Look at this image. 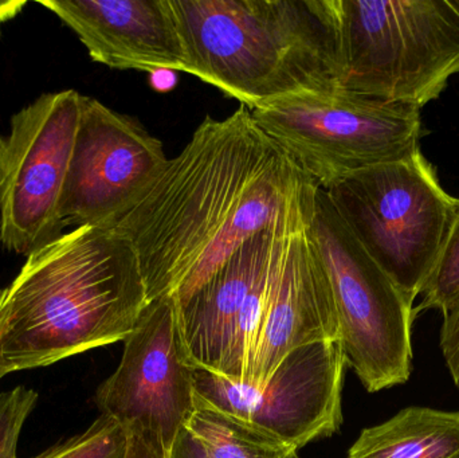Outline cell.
<instances>
[{
    "label": "cell",
    "instance_id": "52a82bcc",
    "mask_svg": "<svg viewBox=\"0 0 459 458\" xmlns=\"http://www.w3.org/2000/svg\"><path fill=\"white\" fill-rule=\"evenodd\" d=\"M310 236L328 274L347 366L368 393L406 384L412 367L414 304L367 252L321 188Z\"/></svg>",
    "mask_w": 459,
    "mask_h": 458
},
{
    "label": "cell",
    "instance_id": "7c38bea8",
    "mask_svg": "<svg viewBox=\"0 0 459 458\" xmlns=\"http://www.w3.org/2000/svg\"><path fill=\"white\" fill-rule=\"evenodd\" d=\"M163 143L139 121L82 96L62 198L65 226L113 228L169 163Z\"/></svg>",
    "mask_w": 459,
    "mask_h": 458
},
{
    "label": "cell",
    "instance_id": "9a60e30c",
    "mask_svg": "<svg viewBox=\"0 0 459 458\" xmlns=\"http://www.w3.org/2000/svg\"><path fill=\"white\" fill-rule=\"evenodd\" d=\"M348 458H459V411L403 409L364 429Z\"/></svg>",
    "mask_w": 459,
    "mask_h": 458
},
{
    "label": "cell",
    "instance_id": "7402d4cb",
    "mask_svg": "<svg viewBox=\"0 0 459 458\" xmlns=\"http://www.w3.org/2000/svg\"><path fill=\"white\" fill-rule=\"evenodd\" d=\"M169 458H212L207 454L201 441L187 429L183 428L178 433L177 438L172 443L169 451Z\"/></svg>",
    "mask_w": 459,
    "mask_h": 458
},
{
    "label": "cell",
    "instance_id": "277c9868",
    "mask_svg": "<svg viewBox=\"0 0 459 458\" xmlns=\"http://www.w3.org/2000/svg\"><path fill=\"white\" fill-rule=\"evenodd\" d=\"M339 88L422 109L459 74V0H336Z\"/></svg>",
    "mask_w": 459,
    "mask_h": 458
},
{
    "label": "cell",
    "instance_id": "e0dca14e",
    "mask_svg": "<svg viewBox=\"0 0 459 458\" xmlns=\"http://www.w3.org/2000/svg\"><path fill=\"white\" fill-rule=\"evenodd\" d=\"M126 428L101 416L85 432L32 458H126Z\"/></svg>",
    "mask_w": 459,
    "mask_h": 458
},
{
    "label": "cell",
    "instance_id": "d6986e66",
    "mask_svg": "<svg viewBox=\"0 0 459 458\" xmlns=\"http://www.w3.org/2000/svg\"><path fill=\"white\" fill-rule=\"evenodd\" d=\"M37 402V393L23 386L0 394V458H16L22 429Z\"/></svg>",
    "mask_w": 459,
    "mask_h": 458
},
{
    "label": "cell",
    "instance_id": "3957f363",
    "mask_svg": "<svg viewBox=\"0 0 459 458\" xmlns=\"http://www.w3.org/2000/svg\"><path fill=\"white\" fill-rule=\"evenodd\" d=\"M190 70L248 109L339 91L336 0H169Z\"/></svg>",
    "mask_w": 459,
    "mask_h": 458
},
{
    "label": "cell",
    "instance_id": "ba28073f",
    "mask_svg": "<svg viewBox=\"0 0 459 458\" xmlns=\"http://www.w3.org/2000/svg\"><path fill=\"white\" fill-rule=\"evenodd\" d=\"M82 94L46 93L11 117L0 136V242L30 255L64 231L62 198Z\"/></svg>",
    "mask_w": 459,
    "mask_h": 458
},
{
    "label": "cell",
    "instance_id": "5bb4252c",
    "mask_svg": "<svg viewBox=\"0 0 459 458\" xmlns=\"http://www.w3.org/2000/svg\"><path fill=\"white\" fill-rule=\"evenodd\" d=\"M110 69L188 73L169 0H40Z\"/></svg>",
    "mask_w": 459,
    "mask_h": 458
},
{
    "label": "cell",
    "instance_id": "8992f818",
    "mask_svg": "<svg viewBox=\"0 0 459 458\" xmlns=\"http://www.w3.org/2000/svg\"><path fill=\"white\" fill-rule=\"evenodd\" d=\"M250 110L262 131L325 191L356 172L409 156L423 136L420 108L342 89Z\"/></svg>",
    "mask_w": 459,
    "mask_h": 458
},
{
    "label": "cell",
    "instance_id": "7a4b0ae2",
    "mask_svg": "<svg viewBox=\"0 0 459 458\" xmlns=\"http://www.w3.org/2000/svg\"><path fill=\"white\" fill-rule=\"evenodd\" d=\"M147 304L128 239L97 226L62 234L27 255L4 288L0 379L126 341Z\"/></svg>",
    "mask_w": 459,
    "mask_h": 458
},
{
    "label": "cell",
    "instance_id": "ac0fdd59",
    "mask_svg": "<svg viewBox=\"0 0 459 458\" xmlns=\"http://www.w3.org/2000/svg\"><path fill=\"white\" fill-rule=\"evenodd\" d=\"M420 296L414 316L426 309L442 311L459 296V207Z\"/></svg>",
    "mask_w": 459,
    "mask_h": 458
},
{
    "label": "cell",
    "instance_id": "9c48e42d",
    "mask_svg": "<svg viewBox=\"0 0 459 458\" xmlns=\"http://www.w3.org/2000/svg\"><path fill=\"white\" fill-rule=\"evenodd\" d=\"M344 352L337 341L289 352L264 384H242L195 368V398L245 419L294 448L331 437L342 424Z\"/></svg>",
    "mask_w": 459,
    "mask_h": 458
},
{
    "label": "cell",
    "instance_id": "cb8c5ba5",
    "mask_svg": "<svg viewBox=\"0 0 459 458\" xmlns=\"http://www.w3.org/2000/svg\"><path fill=\"white\" fill-rule=\"evenodd\" d=\"M24 5L26 2H0V24L15 18Z\"/></svg>",
    "mask_w": 459,
    "mask_h": 458
},
{
    "label": "cell",
    "instance_id": "44dd1931",
    "mask_svg": "<svg viewBox=\"0 0 459 458\" xmlns=\"http://www.w3.org/2000/svg\"><path fill=\"white\" fill-rule=\"evenodd\" d=\"M128 445L126 458H169L166 446L156 437L139 430H126Z\"/></svg>",
    "mask_w": 459,
    "mask_h": 458
},
{
    "label": "cell",
    "instance_id": "603a6c76",
    "mask_svg": "<svg viewBox=\"0 0 459 458\" xmlns=\"http://www.w3.org/2000/svg\"><path fill=\"white\" fill-rule=\"evenodd\" d=\"M177 82L178 78L175 77V72H169V70H159L151 75V83L158 91H169Z\"/></svg>",
    "mask_w": 459,
    "mask_h": 458
},
{
    "label": "cell",
    "instance_id": "d4e9b609",
    "mask_svg": "<svg viewBox=\"0 0 459 458\" xmlns=\"http://www.w3.org/2000/svg\"><path fill=\"white\" fill-rule=\"evenodd\" d=\"M3 298H4V289H0V314H2Z\"/></svg>",
    "mask_w": 459,
    "mask_h": 458
},
{
    "label": "cell",
    "instance_id": "4fadbf2b",
    "mask_svg": "<svg viewBox=\"0 0 459 458\" xmlns=\"http://www.w3.org/2000/svg\"><path fill=\"white\" fill-rule=\"evenodd\" d=\"M325 341H339V322L328 274L309 229L286 239L243 384H264L289 352Z\"/></svg>",
    "mask_w": 459,
    "mask_h": 458
},
{
    "label": "cell",
    "instance_id": "5b68a950",
    "mask_svg": "<svg viewBox=\"0 0 459 458\" xmlns=\"http://www.w3.org/2000/svg\"><path fill=\"white\" fill-rule=\"evenodd\" d=\"M326 193L367 252L414 304L459 207L420 148L356 172Z\"/></svg>",
    "mask_w": 459,
    "mask_h": 458
},
{
    "label": "cell",
    "instance_id": "2e32d148",
    "mask_svg": "<svg viewBox=\"0 0 459 458\" xmlns=\"http://www.w3.org/2000/svg\"><path fill=\"white\" fill-rule=\"evenodd\" d=\"M187 429L212 458H297L299 449L277 436L195 398Z\"/></svg>",
    "mask_w": 459,
    "mask_h": 458
},
{
    "label": "cell",
    "instance_id": "30bf717a",
    "mask_svg": "<svg viewBox=\"0 0 459 458\" xmlns=\"http://www.w3.org/2000/svg\"><path fill=\"white\" fill-rule=\"evenodd\" d=\"M293 234L281 229L261 231L195 292L175 300L183 344L196 368L245 382L270 285L286 239Z\"/></svg>",
    "mask_w": 459,
    "mask_h": 458
},
{
    "label": "cell",
    "instance_id": "ffe728a7",
    "mask_svg": "<svg viewBox=\"0 0 459 458\" xmlns=\"http://www.w3.org/2000/svg\"><path fill=\"white\" fill-rule=\"evenodd\" d=\"M442 315L444 323L439 333V346L459 392V296L442 309Z\"/></svg>",
    "mask_w": 459,
    "mask_h": 458
},
{
    "label": "cell",
    "instance_id": "8fae6325",
    "mask_svg": "<svg viewBox=\"0 0 459 458\" xmlns=\"http://www.w3.org/2000/svg\"><path fill=\"white\" fill-rule=\"evenodd\" d=\"M172 296L150 301L124 341L115 373L99 387L101 416L158 438L167 451L195 409L194 373Z\"/></svg>",
    "mask_w": 459,
    "mask_h": 458
},
{
    "label": "cell",
    "instance_id": "6da1fadb",
    "mask_svg": "<svg viewBox=\"0 0 459 458\" xmlns=\"http://www.w3.org/2000/svg\"><path fill=\"white\" fill-rule=\"evenodd\" d=\"M317 191L240 105L223 120L207 116L112 229L136 252L148 303L179 301L261 231L309 230Z\"/></svg>",
    "mask_w": 459,
    "mask_h": 458
}]
</instances>
